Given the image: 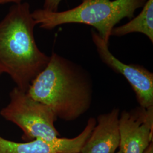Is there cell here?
<instances>
[{"instance_id":"1","label":"cell","mask_w":153,"mask_h":153,"mask_svg":"<svg viewBox=\"0 0 153 153\" xmlns=\"http://www.w3.org/2000/svg\"><path fill=\"white\" fill-rule=\"evenodd\" d=\"M27 93L48 106L57 118L71 121L90 108L93 80L82 66L52 52L48 65L35 78Z\"/></svg>"},{"instance_id":"2","label":"cell","mask_w":153,"mask_h":153,"mask_svg":"<svg viewBox=\"0 0 153 153\" xmlns=\"http://www.w3.org/2000/svg\"><path fill=\"white\" fill-rule=\"evenodd\" d=\"M36 26L27 2L13 5L0 21V73L25 92L50 60L36 43Z\"/></svg>"},{"instance_id":"3","label":"cell","mask_w":153,"mask_h":153,"mask_svg":"<svg viewBox=\"0 0 153 153\" xmlns=\"http://www.w3.org/2000/svg\"><path fill=\"white\" fill-rule=\"evenodd\" d=\"M146 1L82 0L79 5L67 10L53 12L38 9L32 12V16L36 25L47 30L68 23L89 25L108 44L115 26L124 18H134L136 10Z\"/></svg>"},{"instance_id":"4","label":"cell","mask_w":153,"mask_h":153,"mask_svg":"<svg viewBox=\"0 0 153 153\" xmlns=\"http://www.w3.org/2000/svg\"><path fill=\"white\" fill-rule=\"evenodd\" d=\"M10 98L0 115L19 126L25 137L30 140H51L60 136L55 126L57 117L48 106L16 87L10 93Z\"/></svg>"},{"instance_id":"5","label":"cell","mask_w":153,"mask_h":153,"mask_svg":"<svg viewBox=\"0 0 153 153\" xmlns=\"http://www.w3.org/2000/svg\"><path fill=\"white\" fill-rule=\"evenodd\" d=\"M91 37L99 56L109 68L124 76L134 91L139 106L153 107V73L138 64H126L117 59L110 52L108 44L99 36L94 29Z\"/></svg>"},{"instance_id":"6","label":"cell","mask_w":153,"mask_h":153,"mask_svg":"<svg viewBox=\"0 0 153 153\" xmlns=\"http://www.w3.org/2000/svg\"><path fill=\"white\" fill-rule=\"evenodd\" d=\"M119 132L122 153H144L153 142V107L123 111L119 117Z\"/></svg>"},{"instance_id":"7","label":"cell","mask_w":153,"mask_h":153,"mask_svg":"<svg viewBox=\"0 0 153 153\" xmlns=\"http://www.w3.org/2000/svg\"><path fill=\"white\" fill-rule=\"evenodd\" d=\"M96 124V119L90 117L83 131L72 138H36L30 142L18 143L0 136V153H80Z\"/></svg>"},{"instance_id":"8","label":"cell","mask_w":153,"mask_h":153,"mask_svg":"<svg viewBox=\"0 0 153 153\" xmlns=\"http://www.w3.org/2000/svg\"><path fill=\"white\" fill-rule=\"evenodd\" d=\"M120 109L99 115L97 124L80 153H115L120 145Z\"/></svg>"},{"instance_id":"9","label":"cell","mask_w":153,"mask_h":153,"mask_svg":"<svg viewBox=\"0 0 153 153\" xmlns=\"http://www.w3.org/2000/svg\"><path fill=\"white\" fill-rule=\"evenodd\" d=\"M141 33L153 42V0H147L140 13L126 24L113 28L111 36L120 37L131 33Z\"/></svg>"},{"instance_id":"10","label":"cell","mask_w":153,"mask_h":153,"mask_svg":"<svg viewBox=\"0 0 153 153\" xmlns=\"http://www.w3.org/2000/svg\"><path fill=\"white\" fill-rule=\"evenodd\" d=\"M62 1V0H45L43 9L47 11H57Z\"/></svg>"},{"instance_id":"11","label":"cell","mask_w":153,"mask_h":153,"mask_svg":"<svg viewBox=\"0 0 153 153\" xmlns=\"http://www.w3.org/2000/svg\"><path fill=\"white\" fill-rule=\"evenodd\" d=\"M23 1L24 0H0V5L9 3H12L13 4H18L23 2Z\"/></svg>"},{"instance_id":"12","label":"cell","mask_w":153,"mask_h":153,"mask_svg":"<svg viewBox=\"0 0 153 153\" xmlns=\"http://www.w3.org/2000/svg\"><path fill=\"white\" fill-rule=\"evenodd\" d=\"M143 153H153V142H152Z\"/></svg>"},{"instance_id":"13","label":"cell","mask_w":153,"mask_h":153,"mask_svg":"<svg viewBox=\"0 0 153 153\" xmlns=\"http://www.w3.org/2000/svg\"><path fill=\"white\" fill-rule=\"evenodd\" d=\"M122 153V152H121V151L120 150V149H119V151H118V152H117V153Z\"/></svg>"},{"instance_id":"14","label":"cell","mask_w":153,"mask_h":153,"mask_svg":"<svg viewBox=\"0 0 153 153\" xmlns=\"http://www.w3.org/2000/svg\"><path fill=\"white\" fill-rule=\"evenodd\" d=\"M1 74H1V73H0V76H1Z\"/></svg>"}]
</instances>
